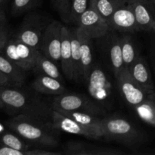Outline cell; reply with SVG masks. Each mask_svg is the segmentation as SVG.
<instances>
[{
  "instance_id": "obj_11",
  "label": "cell",
  "mask_w": 155,
  "mask_h": 155,
  "mask_svg": "<svg viewBox=\"0 0 155 155\" xmlns=\"http://www.w3.org/2000/svg\"><path fill=\"white\" fill-rule=\"evenodd\" d=\"M107 21L110 30L117 33H132L140 31L130 2L117 9Z\"/></svg>"
},
{
  "instance_id": "obj_8",
  "label": "cell",
  "mask_w": 155,
  "mask_h": 155,
  "mask_svg": "<svg viewBox=\"0 0 155 155\" xmlns=\"http://www.w3.org/2000/svg\"><path fill=\"white\" fill-rule=\"evenodd\" d=\"M115 78L121 95L126 102L133 108L151 95L135 81L127 69H124Z\"/></svg>"
},
{
  "instance_id": "obj_34",
  "label": "cell",
  "mask_w": 155,
  "mask_h": 155,
  "mask_svg": "<svg viewBox=\"0 0 155 155\" xmlns=\"http://www.w3.org/2000/svg\"><path fill=\"white\" fill-rule=\"evenodd\" d=\"M3 107H4V106H3V104H2V102L1 99H0V109L3 108Z\"/></svg>"
},
{
  "instance_id": "obj_36",
  "label": "cell",
  "mask_w": 155,
  "mask_h": 155,
  "mask_svg": "<svg viewBox=\"0 0 155 155\" xmlns=\"http://www.w3.org/2000/svg\"><path fill=\"white\" fill-rule=\"evenodd\" d=\"M153 1H154V2L155 3V0H153Z\"/></svg>"
},
{
  "instance_id": "obj_6",
  "label": "cell",
  "mask_w": 155,
  "mask_h": 155,
  "mask_svg": "<svg viewBox=\"0 0 155 155\" xmlns=\"http://www.w3.org/2000/svg\"><path fill=\"white\" fill-rule=\"evenodd\" d=\"M101 53H103L107 65L116 77L124 68L121 49V37L117 32L109 30L104 36L98 38Z\"/></svg>"
},
{
  "instance_id": "obj_16",
  "label": "cell",
  "mask_w": 155,
  "mask_h": 155,
  "mask_svg": "<svg viewBox=\"0 0 155 155\" xmlns=\"http://www.w3.org/2000/svg\"><path fill=\"white\" fill-rule=\"evenodd\" d=\"M78 34L80 41V80L86 82L93 66L92 39L80 27Z\"/></svg>"
},
{
  "instance_id": "obj_19",
  "label": "cell",
  "mask_w": 155,
  "mask_h": 155,
  "mask_svg": "<svg viewBox=\"0 0 155 155\" xmlns=\"http://www.w3.org/2000/svg\"><path fill=\"white\" fill-rule=\"evenodd\" d=\"M61 65L63 73L68 79L74 80L72 54H71V28L62 27L61 45Z\"/></svg>"
},
{
  "instance_id": "obj_31",
  "label": "cell",
  "mask_w": 155,
  "mask_h": 155,
  "mask_svg": "<svg viewBox=\"0 0 155 155\" xmlns=\"http://www.w3.org/2000/svg\"><path fill=\"white\" fill-rule=\"evenodd\" d=\"M8 39V33L6 27L5 20L2 15H0V48L5 43Z\"/></svg>"
},
{
  "instance_id": "obj_5",
  "label": "cell",
  "mask_w": 155,
  "mask_h": 155,
  "mask_svg": "<svg viewBox=\"0 0 155 155\" xmlns=\"http://www.w3.org/2000/svg\"><path fill=\"white\" fill-rule=\"evenodd\" d=\"M51 107L68 111H78L102 116L106 109L95 102L92 98L80 93H64L56 95L51 101Z\"/></svg>"
},
{
  "instance_id": "obj_32",
  "label": "cell",
  "mask_w": 155,
  "mask_h": 155,
  "mask_svg": "<svg viewBox=\"0 0 155 155\" xmlns=\"http://www.w3.org/2000/svg\"><path fill=\"white\" fill-rule=\"evenodd\" d=\"M153 33V37L151 39V49H150V54H151V61H152L153 68H154L155 72V32Z\"/></svg>"
},
{
  "instance_id": "obj_12",
  "label": "cell",
  "mask_w": 155,
  "mask_h": 155,
  "mask_svg": "<svg viewBox=\"0 0 155 155\" xmlns=\"http://www.w3.org/2000/svg\"><path fill=\"white\" fill-rule=\"evenodd\" d=\"M78 27L92 39L102 37L110 30L107 20L89 5L82 15Z\"/></svg>"
},
{
  "instance_id": "obj_30",
  "label": "cell",
  "mask_w": 155,
  "mask_h": 155,
  "mask_svg": "<svg viewBox=\"0 0 155 155\" xmlns=\"http://www.w3.org/2000/svg\"><path fill=\"white\" fill-rule=\"evenodd\" d=\"M35 0H13L12 5V12L14 15H20L24 13L32 7Z\"/></svg>"
},
{
  "instance_id": "obj_10",
  "label": "cell",
  "mask_w": 155,
  "mask_h": 155,
  "mask_svg": "<svg viewBox=\"0 0 155 155\" xmlns=\"http://www.w3.org/2000/svg\"><path fill=\"white\" fill-rule=\"evenodd\" d=\"M45 121L52 128L58 131L64 132L70 134L80 135L90 139H98V137L90 130L85 128L72 118L53 108L51 106H50L48 109Z\"/></svg>"
},
{
  "instance_id": "obj_1",
  "label": "cell",
  "mask_w": 155,
  "mask_h": 155,
  "mask_svg": "<svg viewBox=\"0 0 155 155\" xmlns=\"http://www.w3.org/2000/svg\"><path fill=\"white\" fill-rule=\"evenodd\" d=\"M6 126L30 145L52 148L59 144L58 130L45 120L25 114H17L5 122Z\"/></svg>"
},
{
  "instance_id": "obj_9",
  "label": "cell",
  "mask_w": 155,
  "mask_h": 155,
  "mask_svg": "<svg viewBox=\"0 0 155 155\" xmlns=\"http://www.w3.org/2000/svg\"><path fill=\"white\" fill-rule=\"evenodd\" d=\"M63 26L61 23L58 21H51L45 26L41 40L39 51L55 63L61 61Z\"/></svg>"
},
{
  "instance_id": "obj_4",
  "label": "cell",
  "mask_w": 155,
  "mask_h": 155,
  "mask_svg": "<svg viewBox=\"0 0 155 155\" xmlns=\"http://www.w3.org/2000/svg\"><path fill=\"white\" fill-rule=\"evenodd\" d=\"M90 98L106 110L112 103V85L110 78L102 68L93 64L86 80Z\"/></svg>"
},
{
  "instance_id": "obj_21",
  "label": "cell",
  "mask_w": 155,
  "mask_h": 155,
  "mask_svg": "<svg viewBox=\"0 0 155 155\" xmlns=\"http://www.w3.org/2000/svg\"><path fill=\"white\" fill-rule=\"evenodd\" d=\"M33 71L38 75L48 76V77L57 79L61 82L63 80L60 71L58 68L55 62L48 58L40 51H39L38 52L36 65Z\"/></svg>"
},
{
  "instance_id": "obj_25",
  "label": "cell",
  "mask_w": 155,
  "mask_h": 155,
  "mask_svg": "<svg viewBox=\"0 0 155 155\" xmlns=\"http://www.w3.org/2000/svg\"><path fill=\"white\" fill-rule=\"evenodd\" d=\"M0 142L10 148L21 151H26L31 148V145L26 142L24 139L14 133L13 131H8L5 129L3 126L0 124Z\"/></svg>"
},
{
  "instance_id": "obj_27",
  "label": "cell",
  "mask_w": 155,
  "mask_h": 155,
  "mask_svg": "<svg viewBox=\"0 0 155 155\" xmlns=\"http://www.w3.org/2000/svg\"><path fill=\"white\" fill-rule=\"evenodd\" d=\"M61 152H55L46 148H30L26 151L14 149L0 142V155H60Z\"/></svg>"
},
{
  "instance_id": "obj_24",
  "label": "cell",
  "mask_w": 155,
  "mask_h": 155,
  "mask_svg": "<svg viewBox=\"0 0 155 155\" xmlns=\"http://www.w3.org/2000/svg\"><path fill=\"white\" fill-rule=\"evenodd\" d=\"M139 117L143 122L155 127V93L134 107Z\"/></svg>"
},
{
  "instance_id": "obj_28",
  "label": "cell",
  "mask_w": 155,
  "mask_h": 155,
  "mask_svg": "<svg viewBox=\"0 0 155 155\" xmlns=\"http://www.w3.org/2000/svg\"><path fill=\"white\" fill-rule=\"evenodd\" d=\"M89 0H71L70 22L78 26L82 15L89 7Z\"/></svg>"
},
{
  "instance_id": "obj_15",
  "label": "cell",
  "mask_w": 155,
  "mask_h": 155,
  "mask_svg": "<svg viewBox=\"0 0 155 155\" xmlns=\"http://www.w3.org/2000/svg\"><path fill=\"white\" fill-rule=\"evenodd\" d=\"M63 154L68 155H117L124 152L113 148H103L83 142H70L65 145Z\"/></svg>"
},
{
  "instance_id": "obj_2",
  "label": "cell",
  "mask_w": 155,
  "mask_h": 155,
  "mask_svg": "<svg viewBox=\"0 0 155 155\" xmlns=\"http://www.w3.org/2000/svg\"><path fill=\"white\" fill-rule=\"evenodd\" d=\"M0 99L8 111L15 114H25L45 120L50 106L35 95L22 89L0 86Z\"/></svg>"
},
{
  "instance_id": "obj_29",
  "label": "cell",
  "mask_w": 155,
  "mask_h": 155,
  "mask_svg": "<svg viewBox=\"0 0 155 155\" xmlns=\"http://www.w3.org/2000/svg\"><path fill=\"white\" fill-rule=\"evenodd\" d=\"M54 7L58 12L61 18L64 22H70L71 0H52Z\"/></svg>"
},
{
  "instance_id": "obj_20",
  "label": "cell",
  "mask_w": 155,
  "mask_h": 155,
  "mask_svg": "<svg viewBox=\"0 0 155 155\" xmlns=\"http://www.w3.org/2000/svg\"><path fill=\"white\" fill-rule=\"evenodd\" d=\"M32 87L36 92L53 96L61 95L67 92L61 81L45 75L38 76L32 83Z\"/></svg>"
},
{
  "instance_id": "obj_7",
  "label": "cell",
  "mask_w": 155,
  "mask_h": 155,
  "mask_svg": "<svg viewBox=\"0 0 155 155\" xmlns=\"http://www.w3.org/2000/svg\"><path fill=\"white\" fill-rule=\"evenodd\" d=\"M45 27L40 15L29 14L23 21L16 38L33 48L39 50Z\"/></svg>"
},
{
  "instance_id": "obj_26",
  "label": "cell",
  "mask_w": 155,
  "mask_h": 155,
  "mask_svg": "<svg viewBox=\"0 0 155 155\" xmlns=\"http://www.w3.org/2000/svg\"><path fill=\"white\" fill-rule=\"evenodd\" d=\"M71 54H72L74 80H80V41L78 34V26L71 28Z\"/></svg>"
},
{
  "instance_id": "obj_14",
  "label": "cell",
  "mask_w": 155,
  "mask_h": 155,
  "mask_svg": "<svg viewBox=\"0 0 155 155\" xmlns=\"http://www.w3.org/2000/svg\"><path fill=\"white\" fill-rule=\"evenodd\" d=\"M135 81L149 94L155 93L154 82L146 59L139 55L133 64L127 69Z\"/></svg>"
},
{
  "instance_id": "obj_17",
  "label": "cell",
  "mask_w": 155,
  "mask_h": 155,
  "mask_svg": "<svg viewBox=\"0 0 155 155\" xmlns=\"http://www.w3.org/2000/svg\"><path fill=\"white\" fill-rule=\"evenodd\" d=\"M53 108L56 109L63 114L72 118L77 123L81 124L85 128L90 130L98 137V139L104 138V133H103L102 126H101V117H100L90 114L83 113V112L68 111V110H64L61 109L56 108V107H53Z\"/></svg>"
},
{
  "instance_id": "obj_22",
  "label": "cell",
  "mask_w": 155,
  "mask_h": 155,
  "mask_svg": "<svg viewBox=\"0 0 155 155\" xmlns=\"http://www.w3.org/2000/svg\"><path fill=\"white\" fill-rule=\"evenodd\" d=\"M130 0H89V5L98 12L105 20H108L112 14Z\"/></svg>"
},
{
  "instance_id": "obj_33",
  "label": "cell",
  "mask_w": 155,
  "mask_h": 155,
  "mask_svg": "<svg viewBox=\"0 0 155 155\" xmlns=\"http://www.w3.org/2000/svg\"><path fill=\"white\" fill-rule=\"evenodd\" d=\"M12 86V83H10L8 79L0 72V86Z\"/></svg>"
},
{
  "instance_id": "obj_13",
  "label": "cell",
  "mask_w": 155,
  "mask_h": 155,
  "mask_svg": "<svg viewBox=\"0 0 155 155\" xmlns=\"http://www.w3.org/2000/svg\"><path fill=\"white\" fill-rule=\"evenodd\" d=\"M139 30L155 32V3L153 0H130Z\"/></svg>"
},
{
  "instance_id": "obj_3",
  "label": "cell",
  "mask_w": 155,
  "mask_h": 155,
  "mask_svg": "<svg viewBox=\"0 0 155 155\" xmlns=\"http://www.w3.org/2000/svg\"><path fill=\"white\" fill-rule=\"evenodd\" d=\"M101 126L104 138L127 146L139 145L145 139L143 134L133 124L121 117L101 118Z\"/></svg>"
},
{
  "instance_id": "obj_35",
  "label": "cell",
  "mask_w": 155,
  "mask_h": 155,
  "mask_svg": "<svg viewBox=\"0 0 155 155\" xmlns=\"http://www.w3.org/2000/svg\"><path fill=\"white\" fill-rule=\"evenodd\" d=\"M3 0H0V5H1V3H2V2Z\"/></svg>"
},
{
  "instance_id": "obj_23",
  "label": "cell",
  "mask_w": 155,
  "mask_h": 155,
  "mask_svg": "<svg viewBox=\"0 0 155 155\" xmlns=\"http://www.w3.org/2000/svg\"><path fill=\"white\" fill-rule=\"evenodd\" d=\"M121 37V49L122 57L125 69H128L133 62L136 60L138 56L136 44L134 39L129 33H123Z\"/></svg>"
},
{
  "instance_id": "obj_18",
  "label": "cell",
  "mask_w": 155,
  "mask_h": 155,
  "mask_svg": "<svg viewBox=\"0 0 155 155\" xmlns=\"http://www.w3.org/2000/svg\"><path fill=\"white\" fill-rule=\"evenodd\" d=\"M0 72L9 80L12 86L20 87L24 83L27 78V72L21 67L9 60L0 51Z\"/></svg>"
}]
</instances>
